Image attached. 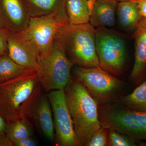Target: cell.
Listing matches in <instances>:
<instances>
[{
  "instance_id": "83f0119b",
  "label": "cell",
  "mask_w": 146,
  "mask_h": 146,
  "mask_svg": "<svg viewBox=\"0 0 146 146\" xmlns=\"http://www.w3.org/2000/svg\"><path fill=\"white\" fill-rule=\"evenodd\" d=\"M117 1L124 2V1H136L137 0H117Z\"/></svg>"
},
{
  "instance_id": "277c9868",
  "label": "cell",
  "mask_w": 146,
  "mask_h": 146,
  "mask_svg": "<svg viewBox=\"0 0 146 146\" xmlns=\"http://www.w3.org/2000/svg\"><path fill=\"white\" fill-rule=\"evenodd\" d=\"M38 80L43 90L46 92L63 90L71 79L74 63L69 59L63 44L55 38L45 52L38 56Z\"/></svg>"
},
{
  "instance_id": "e0dca14e",
  "label": "cell",
  "mask_w": 146,
  "mask_h": 146,
  "mask_svg": "<svg viewBox=\"0 0 146 146\" xmlns=\"http://www.w3.org/2000/svg\"><path fill=\"white\" fill-rule=\"evenodd\" d=\"M33 70L18 65L9 56H0V83L15 78Z\"/></svg>"
},
{
  "instance_id": "ac0fdd59",
  "label": "cell",
  "mask_w": 146,
  "mask_h": 146,
  "mask_svg": "<svg viewBox=\"0 0 146 146\" xmlns=\"http://www.w3.org/2000/svg\"><path fill=\"white\" fill-rule=\"evenodd\" d=\"M7 16L16 27L22 26L25 21V13L19 0H2Z\"/></svg>"
},
{
  "instance_id": "ba28073f",
  "label": "cell",
  "mask_w": 146,
  "mask_h": 146,
  "mask_svg": "<svg viewBox=\"0 0 146 146\" xmlns=\"http://www.w3.org/2000/svg\"><path fill=\"white\" fill-rule=\"evenodd\" d=\"M77 80L86 87L98 104L111 100L123 86L122 81L102 69L100 66L75 69Z\"/></svg>"
},
{
  "instance_id": "4316f807",
  "label": "cell",
  "mask_w": 146,
  "mask_h": 146,
  "mask_svg": "<svg viewBox=\"0 0 146 146\" xmlns=\"http://www.w3.org/2000/svg\"><path fill=\"white\" fill-rule=\"evenodd\" d=\"M7 126V123L0 115V134H6Z\"/></svg>"
},
{
  "instance_id": "4fadbf2b",
  "label": "cell",
  "mask_w": 146,
  "mask_h": 146,
  "mask_svg": "<svg viewBox=\"0 0 146 146\" xmlns=\"http://www.w3.org/2000/svg\"><path fill=\"white\" fill-rule=\"evenodd\" d=\"M118 2L117 0H96L89 23L97 28L113 26L115 24Z\"/></svg>"
},
{
  "instance_id": "44dd1931",
  "label": "cell",
  "mask_w": 146,
  "mask_h": 146,
  "mask_svg": "<svg viewBox=\"0 0 146 146\" xmlns=\"http://www.w3.org/2000/svg\"><path fill=\"white\" fill-rule=\"evenodd\" d=\"M108 129L102 126L91 136L86 146H108Z\"/></svg>"
},
{
  "instance_id": "2e32d148",
  "label": "cell",
  "mask_w": 146,
  "mask_h": 146,
  "mask_svg": "<svg viewBox=\"0 0 146 146\" xmlns=\"http://www.w3.org/2000/svg\"><path fill=\"white\" fill-rule=\"evenodd\" d=\"M121 102L126 108L146 112V78L132 93L123 97Z\"/></svg>"
},
{
  "instance_id": "7a4b0ae2",
  "label": "cell",
  "mask_w": 146,
  "mask_h": 146,
  "mask_svg": "<svg viewBox=\"0 0 146 146\" xmlns=\"http://www.w3.org/2000/svg\"><path fill=\"white\" fill-rule=\"evenodd\" d=\"M39 84L35 70L0 83V115L7 124L23 119L24 111Z\"/></svg>"
},
{
  "instance_id": "8992f818",
  "label": "cell",
  "mask_w": 146,
  "mask_h": 146,
  "mask_svg": "<svg viewBox=\"0 0 146 146\" xmlns=\"http://www.w3.org/2000/svg\"><path fill=\"white\" fill-rule=\"evenodd\" d=\"M96 43L100 67L112 75L122 74L127 55L123 37L106 28H97Z\"/></svg>"
},
{
  "instance_id": "30bf717a",
  "label": "cell",
  "mask_w": 146,
  "mask_h": 146,
  "mask_svg": "<svg viewBox=\"0 0 146 146\" xmlns=\"http://www.w3.org/2000/svg\"><path fill=\"white\" fill-rule=\"evenodd\" d=\"M42 89L39 83L25 110L23 119L34 124L45 138L53 142L55 132L52 109L48 96L42 93Z\"/></svg>"
},
{
  "instance_id": "9a60e30c",
  "label": "cell",
  "mask_w": 146,
  "mask_h": 146,
  "mask_svg": "<svg viewBox=\"0 0 146 146\" xmlns=\"http://www.w3.org/2000/svg\"><path fill=\"white\" fill-rule=\"evenodd\" d=\"M117 13L121 26L127 30L135 29L142 18L136 2H120Z\"/></svg>"
},
{
  "instance_id": "d6986e66",
  "label": "cell",
  "mask_w": 146,
  "mask_h": 146,
  "mask_svg": "<svg viewBox=\"0 0 146 146\" xmlns=\"http://www.w3.org/2000/svg\"><path fill=\"white\" fill-rule=\"evenodd\" d=\"M6 134L13 143L22 138L33 137V131L31 125L25 120L21 119L7 124Z\"/></svg>"
},
{
  "instance_id": "d4e9b609",
  "label": "cell",
  "mask_w": 146,
  "mask_h": 146,
  "mask_svg": "<svg viewBox=\"0 0 146 146\" xmlns=\"http://www.w3.org/2000/svg\"><path fill=\"white\" fill-rule=\"evenodd\" d=\"M134 1L137 3L141 16L146 17V0H137Z\"/></svg>"
},
{
  "instance_id": "7402d4cb",
  "label": "cell",
  "mask_w": 146,
  "mask_h": 146,
  "mask_svg": "<svg viewBox=\"0 0 146 146\" xmlns=\"http://www.w3.org/2000/svg\"><path fill=\"white\" fill-rule=\"evenodd\" d=\"M35 7L42 10H51L57 3V0H29Z\"/></svg>"
},
{
  "instance_id": "7c38bea8",
  "label": "cell",
  "mask_w": 146,
  "mask_h": 146,
  "mask_svg": "<svg viewBox=\"0 0 146 146\" xmlns=\"http://www.w3.org/2000/svg\"><path fill=\"white\" fill-rule=\"evenodd\" d=\"M7 49L9 56L18 65L37 70L39 54L21 36H8Z\"/></svg>"
},
{
  "instance_id": "5b68a950",
  "label": "cell",
  "mask_w": 146,
  "mask_h": 146,
  "mask_svg": "<svg viewBox=\"0 0 146 146\" xmlns=\"http://www.w3.org/2000/svg\"><path fill=\"white\" fill-rule=\"evenodd\" d=\"M102 126L124 134L136 142L146 140V112L104 106L98 109Z\"/></svg>"
},
{
  "instance_id": "52a82bcc",
  "label": "cell",
  "mask_w": 146,
  "mask_h": 146,
  "mask_svg": "<svg viewBox=\"0 0 146 146\" xmlns=\"http://www.w3.org/2000/svg\"><path fill=\"white\" fill-rule=\"evenodd\" d=\"M68 23L65 12L33 17L25 29L18 35L30 44L39 54L49 48L59 30Z\"/></svg>"
},
{
  "instance_id": "ffe728a7",
  "label": "cell",
  "mask_w": 146,
  "mask_h": 146,
  "mask_svg": "<svg viewBox=\"0 0 146 146\" xmlns=\"http://www.w3.org/2000/svg\"><path fill=\"white\" fill-rule=\"evenodd\" d=\"M108 146H136L135 141L124 134L112 129H108Z\"/></svg>"
},
{
  "instance_id": "cb8c5ba5",
  "label": "cell",
  "mask_w": 146,
  "mask_h": 146,
  "mask_svg": "<svg viewBox=\"0 0 146 146\" xmlns=\"http://www.w3.org/2000/svg\"><path fill=\"white\" fill-rule=\"evenodd\" d=\"M7 38L8 35L5 31H0V56L7 49Z\"/></svg>"
},
{
  "instance_id": "484cf974",
  "label": "cell",
  "mask_w": 146,
  "mask_h": 146,
  "mask_svg": "<svg viewBox=\"0 0 146 146\" xmlns=\"http://www.w3.org/2000/svg\"><path fill=\"white\" fill-rule=\"evenodd\" d=\"M13 143L6 134H0V146H12Z\"/></svg>"
},
{
  "instance_id": "3957f363",
  "label": "cell",
  "mask_w": 146,
  "mask_h": 146,
  "mask_svg": "<svg viewBox=\"0 0 146 146\" xmlns=\"http://www.w3.org/2000/svg\"><path fill=\"white\" fill-rule=\"evenodd\" d=\"M55 38L63 44L72 62L86 68L99 67L96 43V29L89 23L62 27Z\"/></svg>"
},
{
  "instance_id": "5bb4252c",
  "label": "cell",
  "mask_w": 146,
  "mask_h": 146,
  "mask_svg": "<svg viewBox=\"0 0 146 146\" xmlns=\"http://www.w3.org/2000/svg\"><path fill=\"white\" fill-rule=\"evenodd\" d=\"M96 0H65L68 23L72 25L89 23L91 11Z\"/></svg>"
},
{
  "instance_id": "6da1fadb",
  "label": "cell",
  "mask_w": 146,
  "mask_h": 146,
  "mask_svg": "<svg viewBox=\"0 0 146 146\" xmlns=\"http://www.w3.org/2000/svg\"><path fill=\"white\" fill-rule=\"evenodd\" d=\"M64 91L79 145L86 146L102 127L98 103L77 80L71 79Z\"/></svg>"
},
{
  "instance_id": "603a6c76",
  "label": "cell",
  "mask_w": 146,
  "mask_h": 146,
  "mask_svg": "<svg viewBox=\"0 0 146 146\" xmlns=\"http://www.w3.org/2000/svg\"><path fill=\"white\" fill-rule=\"evenodd\" d=\"M13 143L14 146H35L37 145V143L33 138V136L22 138Z\"/></svg>"
},
{
  "instance_id": "9c48e42d",
  "label": "cell",
  "mask_w": 146,
  "mask_h": 146,
  "mask_svg": "<svg viewBox=\"0 0 146 146\" xmlns=\"http://www.w3.org/2000/svg\"><path fill=\"white\" fill-rule=\"evenodd\" d=\"M48 96L52 109L56 145L60 146H80L64 89L50 91Z\"/></svg>"
},
{
  "instance_id": "8fae6325",
  "label": "cell",
  "mask_w": 146,
  "mask_h": 146,
  "mask_svg": "<svg viewBox=\"0 0 146 146\" xmlns=\"http://www.w3.org/2000/svg\"><path fill=\"white\" fill-rule=\"evenodd\" d=\"M132 37L135 39V61L129 80L138 85L146 78V17L138 22Z\"/></svg>"
}]
</instances>
